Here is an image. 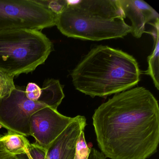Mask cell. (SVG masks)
Returning <instances> with one entry per match:
<instances>
[{"instance_id":"obj_1","label":"cell","mask_w":159,"mask_h":159,"mask_svg":"<svg viewBox=\"0 0 159 159\" xmlns=\"http://www.w3.org/2000/svg\"><path fill=\"white\" fill-rule=\"evenodd\" d=\"M93 125L106 158L147 159L159 143V107L143 87L116 94L95 111Z\"/></svg>"},{"instance_id":"obj_2","label":"cell","mask_w":159,"mask_h":159,"mask_svg":"<svg viewBox=\"0 0 159 159\" xmlns=\"http://www.w3.org/2000/svg\"><path fill=\"white\" fill-rule=\"evenodd\" d=\"M140 74L133 56L101 45L91 49L70 75L76 90L94 98L105 97L133 88L140 81Z\"/></svg>"},{"instance_id":"obj_3","label":"cell","mask_w":159,"mask_h":159,"mask_svg":"<svg viewBox=\"0 0 159 159\" xmlns=\"http://www.w3.org/2000/svg\"><path fill=\"white\" fill-rule=\"evenodd\" d=\"M119 0L67 1L55 25L68 38L92 41L121 39L131 33Z\"/></svg>"},{"instance_id":"obj_4","label":"cell","mask_w":159,"mask_h":159,"mask_svg":"<svg viewBox=\"0 0 159 159\" xmlns=\"http://www.w3.org/2000/svg\"><path fill=\"white\" fill-rule=\"evenodd\" d=\"M53 51L52 43L39 30L0 32V70L14 77L32 72Z\"/></svg>"},{"instance_id":"obj_5","label":"cell","mask_w":159,"mask_h":159,"mask_svg":"<svg viewBox=\"0 0 159 159\" xmlns=\"http://www.w3.org/2000/svg\"><path fill=\"white\" fill-rule=\"evenodd\" d=\"M42 90L41 96L37 101L29 99L25 91L16 87L9 96L0 99V125L26 137L30 136L31 115L47 107L57 110L65 97L58 80H46Z\"/></svg>"},{"instance_id":"obj_6","label":"cell","mask_w":159,"mask_h":159,"mask_svg":"<svg viewBox=\"0 0 159 159\" xmlns=\"http://www.w3.org/2000/svg\"><path fill=\"white\" fill-rule=\"evenodd\" d=\"M56 16L38 0H0V32L41 30L55 25Z\"/></svg>"},{"instance_id":"obj_7","label":"cell","mask_w":159,"mask_h":159,"mask_svg":"<svg viewBox=\"0 0 159 159\" xmlns=\"http://www.w3.org/2000/svg\"><path fill=\"white\" fill-rule=\"evenodd\" d=\"M73 118L64 116L50 107L42 109L30 117V136L35 138V144L47 150Z\"/></svg>"},{"instance_id":"obj_8","label":"cell","mask_w":159,"mask_h":159,"mask_svg":"<svg viewBox=\"0 0 159 159\" xmlns=\"http://www.w3.org/2000/svg\"><path fill=\"white\" fill-rule=\"evenodd\" d=\"M87 125L84 116L74 117L67 127L46 150L48 159H74L76 146L82 131Z\"/></svg>"},{"instance_id":"obj_9","label":"cell","mask_w":159,"mask_h":159,"mask_svg":"<svg viewBox=\"0 0 159 159\" xmlns=\"http://www.w3.org/2000/svg\"><path fill=\"white\" fill-rule=\"evenodd\" d=\"M125 18L131 22V34L139 39L145 32V26L151 21L159 19L158 13L142 0H119Z\"/></svg>"},{"instance_id":"obj_10","label":"cell","mask_w":159,"mask_h":159,"mask_svg":"<svg viewBox=\"0 0 159 159\" xmlns=\"http://www.w3.org/2000/svg\"><path fill=\"white\" fill-rule=\"evenodd\" d=\"M153 27L152 30L145 31L152 36L153 39V51L148 58V68L144 72L149 75L153 81L157 90H159V19L154 21L153 23H148Z\"/></svg>"},{"instance_id":"obj_11","label":"cell","mask_w":159,"mask_h":159,"mask_svg":"<svg viewBox=\"0 0 159 159\" xmlns=\"http://www.w3.org/2000/svg\"><path fill=\"white\" fill-rule=\"evenodd\" d=\"M0 141L8 152L17 156L27 154L31 145L25 136L9 130L2 135Z\"/></svg>"},{"instance_id":"obj_12","label":"cell","mask_w":159,"mask_h":159,"mask_svg":"<svg viewBox=\"0 0 159 159\" xmlns=\"http://www.w3.org/2000/svg\"><path fill=\"white\" fill-rule=\"evenodd\" d=\"M14 78V76L0 70V99L9 96L16 88Z\"/></svg>"},{"instance_id":"obj_13","label":"cell","mask_w":159,"mask_h":159,"mask_svg":"<svg viewBox=\"0 0 159 159\" xmlns=\"http://www.w3.org/2000/svg\"><path fill=\"white\" fill-rule=\"evenodd\" d=\"M84 130L82 131L76 146L74 159H88L91 148L87 146L84 137Z\"/></svg>"},{"instance_id":"obj_14","label":"cell","mask_w":159,"mask_h":159,"mask_svg":"<svg viewBox=\"0 0 159 159\" xmlns=\"http://www.w3.org/2000/svg\"><path fill=\"white\" fill-rule=\"evenodd\" d=\"M38 2L47 7L56 16L60 14L67 4V1L66 0H52V1H43L38 0Z\"/></svg>"},{"instance_id":"obj_15","label":"cell","mask_w":159,"mask_h":159,"mask_svg":"<svg viewBox=\"0 0 159 159\" xmlns=\"http://www.w3.org/2000/svg\"><path fill=\"white\" fill-rule=\"evenodd\" d=\"M26 155L28 159H48L46 150L35 143L31 144L28 153Z\"/></svg>"},{"instance_id":"obj_16","label":"cell","mask_w":159,"mask_h":159,"mask_svg":"<svg viewBox=\"0 0 159 159\" xmlns=\"http://www.w3.org/2000/svg\"><path fill=\"white\" fill-rule=\"evenodd\" d=\"M42 93V88L34 83H29L27 85L25 93L26 97L30 100L37 101L39 99Z\"/></svg>"},{"instance_id":"obj_17","label":"cell","mask_w":159,"mask_h":159,"mask_svg":"<svg viewBox=\"0 0 159 159\" xmlns=\"http://www.w3.org/2000/svg\"><path fill=\"white\" fill-rule=\"evenodd\" d=\"M106 157L101 152L95 148H91L88 159H106Z\"/></svg>"}]
</instances>
